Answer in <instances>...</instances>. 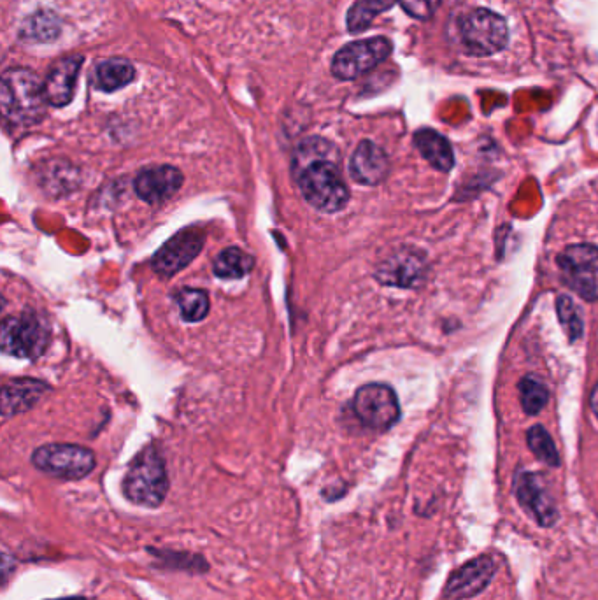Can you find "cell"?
I'll return each mask as SVG.
<instances>
[{
  "mask_svg": "<svg viewBox=\"0 0 598 600\" xmlns=\"http://www.w3.org/2000/svg\"><path fill=\"white\" fill-rule=\"evenodd\" d=\"M339 160V150L323 137L304 139L293 153V179L306 202L321 213H339L348 206Z\"/></svg>",
  "mask_w": 598,
  "mask_h": 600,
  "instance_id": "1",
  "label": "cell"
},
{
  "mask_svg": "<svg viewBox=\"0 0 598 600\" xmlns=\"http://www.w3.org/2000/svg\"><path fill=\"white\" fill-rule=\"evenodd\" d=\"M43 83L29 69H9L0 83V108L4 120L13 125H34L46 111Z\"/></svg>",
  "mask_w": 598,
  "mask_h": 600,
  "instance_id": "2",
  "label": "cell"
},
{
  "mask_svg": "<svg viewBox=\"0 0 598 600\" xmlns=\"http://www.w3.org/2000/svg\"><path fill=\"white\" fill-rule=\"evenodd\" d=\"M169 476L164 457L155 446H148L130 462L123 478V495L134 506L157 509L164 504L169 493Z\"/></svg>",
  "mask_w": 598,
  "mask_h": 600,
  "instance_id": "3",
  "label": "cell"
},
{
  "mask_svg": "<svg viewBox=\"0 0 598 600\" xmlns=\"http://www.w3.org/2000/svg\"><path fill=\"white\" fill-rule=\"evenodd\" d=\"M458 39L470 57H492L509 43V27L490 9H474L458 20Z\"/></svg>",
  "mask_w": 598,
  "mask_h": 600,
  "instance_id": "4",
  "label": "cell"
},
{
  "mask_svg": "<svg viewBox=\"0 0 598 600\" xmlns=\"http://www.w3.org/2000/svg\"><path fill=\"white\" fill-rule=\"evenodd\" d=\"M95 464L93 451L79 444H44L32 453V465L37 471L65 481L85 479L92 474Z\"/></svg>",
  "mask_w": 598,
  "mask_h": 600,
  "instance_id": "5",
  "label": "cell"
},
{
  "mask_svg": "<svg viewBox=\"0 0 598 600\" xmlns=\"http://www.w3.org/2000/svg\"><path fill=\"white\" fill-rule=\"evenodd\" d=\"M0 344L11 357L36 360L50 344V327L36 313L9 316L0 329Z\"/></svg>",
  "mask_w": 598,
  "mask_h": 600,
  "instance_id": "6",
  "label": "cell"
},
{
  "mask_svg": "<svg viewBox=\"0 0 598 600\" xmlns=\"http://www.w3.org/2000/svg\"><path fill=\"white\" fill-rule=\"evenodd\" d=\"M393 44L386 37H372L346 44L335 53L332 74L341 81H351L372 71L392 55Z\"/></svg>",
  "mask_w": 598,
  "mask_h": 600,
  "instance_id": "7",
  "label": "cell"
},
{
  "mask_svg": "<svg viewBox=\"0 0 598 600\" xmlns=\"http://www.w3.org/2000/svg\"><path fill=\"white\" fill-rule=\"evenodd\" d=\"M353 409L367 429L388 430L399 422L400 406L393 388L383 383L365 385L356 392Z\"/></svg>",
  "mask_w": 598,
  "mask_h": 600,
  "instance_id": "8",
  "label": "cell"
},
{
  "mask_svg": "<svg viewBox=\"0 0 598 600\" xmlns=\"http://www.w3.org/2000/svg\"><path fill=\"white\" fill-rule=\"evenodd\" d=\"M567 285L586 300L598 297V248L591 244H574L558 257Z\"/></svg>",
  "mask_w": 598,
  "mask_h": 600,
  "instance_id": "9",
  "label": "cell"
},
{
  "mask_svg": "<svg viewBox=\"0 0 598 600\" xmlns=\"http://www.w3.org/2000/svg\"><path fill=\"white\" fill-rule=\"evenodd\" d=\"M204 243H206V236L202 230H181L155 253L153 269L162 278L176 276L199 257Z\"/></svg>",
  "mask_w": 598,
  "mask_h": 600,
  "instance_id": "10",
  "label": "cell"
},
{
  "mask_svg": "<svg viewBox=\"0 0 598 600\" xmlns=\"http://www.w3.org/2000/svg\"><path fill=\"white\" fill-rule=\"evenodd\" d=\"M497 574V562L490 555L472 558L449 576L442 597L446 600H469L485 592Z\"/></svg>",
  "mask_w": 598,
  "mask_h": 600,
  "instance_id": "11",
  "label": "cell"
},
{
  "mask_svg": "<svg viewBox=\"0 0 598 600\" xmlns=\"http://www.w3.org/2000/svg\"><path fill=\"white\" fill-rule=\"evenodd\" d=\"M514 495L520 502L521 508L527 511L528 516L534 518L539 527L544 529L555 527L558 522V509L539 474L535 472L518 474L514 479Z\"/></svg>",
  "mask_w": 598,
  "mask_h": 600,
  "instance_id": "12",
  "label": "cell"
},
{
  "mask_svg": "<svg viewBox=\"0 0 598 600\" xmlns=\"http://www.w3.org/2000/svg\"><path fill=\"white\" fill-rule=\"evenodd\" d=\"M427 272V260L423 253L413 248H402L379 264L376 278L383 285L416 288L427 279Z\"/></svg>",
  "mask_w": 598,
  "mask_h": 600,
  "instance_id": "13",
  "label": "cell"
},
{
  "mask_svg": "<svg viewBox=\"0 0 598 600\" xmlns=\"http://www.w3.org/2000/svg\"><path fill=\"white\" fill-rule=\"evenodd\" d=\"M183 172L172 165L148 167L137 174L134 181L136 193L148 204H162L172 199L183 186Z\"/></svg>",
  "mask_w": 598,
  "mask_h": 600,
  "instance_id": "14",
  "label": "cell"
},
{
  "mask_svg": "<svg viewBox=\"0 0 598 600\" xmlns=\"http://www.w3.org/2000/svg\"><path fill=\"white\" fill-rule=\"evenodd\" d=\"M83 62L85 58L81 55H71L53 65V69L43 83L44 99L48 102V106L65 108L67 104H71Z\"/></svg>",
  "mask_w": 598,
  "mask_h": 600,
  "instance_id": "15",
  "label": "cell"
},
{
  "mask_svg": "<svg viewBox=\"0 0 598 600\" xmlns=\"http://www.w3.org/2000/svg\"><path fill=\"white\" fill-rule=\"evenodd\" d=\"M390 172V160L383 148L372 141H362L356 146L349 162V174L360 185L376 186L385 181Z\"/></svg>",
  "mask_w": 598,
  "mask_h": 600,
  "instance_id": "16",
  "label": "cell"
},
{
  "mask_svg": "<svg viewBox=\"0 0 598 600\" xmlns=\"http://www.w3.org/2000/svg\"><path fill=\"white\" fill-rule=\"evenodd\" d=\"M46 392H50V388L39 379L22 378L9 381L2 388V415L6 418L22 415L37 406Z\"/></svg>",
  "mask_w": 598,
  "mask_h": 600,
  "instance_id": "17",
  "label": "cell"
},
{
  "mask_svg": "<svg viewBox=\"0 0 598 600\" xmlns=\"http://www.w3.org/2000/svg\"><path fill=\"white\" fill-rule=\"evenodd\" d=\"M414 146L428 164L441 172H449L455 165L453 148L446 137L432 129H421L414 134Z\"/></svg>",
  "mask_w": 598,
  "mask_h": 600,
  "instance_id": "18",
  "label": "cell"
},
{
  "mask_svg": "<svg viewBox=\"0 0 598 600\" xmlns=\"http://www.w3.org/2000/svg\"><path fill=\"white\" fill-rule=\"evenodd\" d=\"M92 79L100 92H116L136 79V69L125 58H109L95 67Z\"/></svg>",
  "mask_w": 598,
  "mask_h": 600,
  "instance_id": "19",
  "label": "cell"
},
{
  "mask_svg": "<svg viewBox=\"0 0 598 600\" xmlns=\"http://www.w3.org/2000/svg\"><path fill=\"white\" fill-rule=\"evenodd\" d=\"M60 20L51 11H37L23 22L20 37L25 43H51L60 36Z\"/></svg>",
  "mask_w": 598,
  "mask_h": 600,
  "instance_id": "20",
  "label": "cell"
},
{
  "mask_svg": "<svg viewBox=\"0 0 598 600\" xmlns=\"http://www.w3.org/2000/svg\"><path fill=\"white\" fill-rule=\"evenodd\" d=\"M255 267V260L250 253L230 246L218 253V257L214 258V274L221 279H239L250 274L251 269Z\"/></svg>",
  "mask_w": 598,
  "mask_h": 600,
  "instance_id": "21",
  "label": "cell"
},
{
  "mask_svg": "<svg viewBox=\"0 0 598 600\" xmlns=\"http://www.w3.org/2000/svg\"><path fill=\"white\" fill-rule=\"evenodd\" d=\"M148 551L158 564L164 565L165 569L192 572V574H204L209 571V564L202 555L186 553V551L153 550V548H148Z\"/></svg>",
  "mask_w": 598,
  "mask_h": 600,
  "instance_id": "22",
  "label": "cell"
},
{
  "mask_svg": "<svg viewBox=\"0 0 598 600\" xmlns=\"http://www.w3.org/2000/svg\"><path fill=\"white\" fill-rule=\"evenodd\" d=\"M399 0H360L356 2L348 13V30L351 34H358L369 29L376 16L393 8V4Z\"/></svg>",
  "mask_w": 598,
  "mask_h": 600,
  "instance_id": "23",
  "label": "cell"
},
{
  "mask_svg": "<svg viewBox=\"0 0 598 600\" xmlns=\"http://www.w3.org/2000/svg\"><path fill=\"white\" fill-rule=\"evenodd\" d=\"M176 304H178L181 318L188 323L202 322L209 313V297L204 290L197 288H183L176 295Z\"/></svg>",
  "mask_w": 598,
  "mask_h": 600,
  "instance_id": "24",
  "label": "cell"
},
{
  "mask_svg": "<svg viewBox=\"0 0 598 600\" xmlns=\"http://www.w3.org/2000/svg\"><path fill=\"white\" fill-rule=\"evenodd\" d=\"M520 399L523 411L527 415H539L544 406L548 404V386L544 385L541 378L528 374L520 381Z\"/></svg>",
  "mask_w": 598,
  "mask_h": 600,
  "instance_id": "25",
  "label": "cell"
},
{
  "mask_svg": "<svg viewBox=\"0 0 598 600\" xmlns=\"http://www.w3.org/2000/svg\"><path fill=\"white\" fill-rule=\"evenodd\" d=\"M527 441L530 450L541 462L549 467L560 465V455H558L555 443L549 436L548 430L544 429L542 425H534L532 429L528 430Z\"/></svg>",
  "mask_w": 598,
  "mask_h": 600,
  "instance_id": "26",
  "label": "cell"
},
{
  "mask_svg": "<svg viewBox=\"0 0 598 600\" xmlns=\"http://www.w3.org/2000/svg\"><path fill=\"white\" fill-rule=\"evenodd\" d=\"M556 311H558V318H560V323H562V327L567 332L570 341H576V339L583 336V316H581V311L577 308L574 300L567 297V295H562L556 302Z\"/></svg>",
  "mask_w": 598,
  "mask_h": 600,
  "instance_id": "27",
  "label": "cell"
},
{
  "mask_svg": "<svg viewBox=\"0 0 598 600\" xmlns=\"http://www.w3.org/2000/svg\"><path fill=\"white\" fill-rule=\"evenodd\" d=\"M399 2L407 15L413 16L416 20L432 18L441 4V0H399Z\"/></svg>",
  "mask_w": 598,
  "mask_h": 600,
  "instance_id": "28",
  "label": "cell"
},
{
  "mask_svg": "<svg viewBox=\"0 0 598 600\" xmlns=\"http://www.w3.org/2000/svg\"><path fill=\"white\" fill-rule=\"evenodd\" d=\"M591 409H593V415L598 418V385L593 388L590 399Z\"/></svg>",
  "mask_w": 598,
  "mask_h": 600,
  "instance_id": "29",
  "label": "cell"
},
{
  "mask_svg": "<svg viewBox=\"0 0 598 600\" xmlns=\"http://www.w3.org/2000/svg\"><path fill=\"white\" fill-rule=\"evenodd\" d=\"M51 600H86L85 597H62V599H51Z\"/></svg>",
  "mask_w": 598,
  "mask_h": 600,
  "instance_id": "30",
  "label": "cell"
}]
</instances>
